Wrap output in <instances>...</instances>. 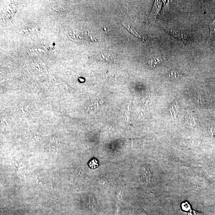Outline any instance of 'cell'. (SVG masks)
Segmentation results:
<instances>
[{
	"label": "cell",
	"mask_w": 215,
	"mask_h": 215,
	"mask_svg": "<svg viewBox=\"0 0 215 215\" xmlns=\"http://www.w3.org/2000/svg\"><path fill=\"white\" fill-rule=\"evenodd\" d=\"M162 2L161 1H155L154 3L150 15L149 17V21L151 22H154L157 18L158 17L161 11Z\"/></svg>",
	"instance_id": "obj_1"
},
{
	"label": "cell",
	"mask_w": 215,
	"mask_h": 215,
	"mask_svg": "<svg viewBox=\"0 0 215 215\" xmlns=\"http://www.w3.org/2000/svg\"><path fill=\"white\" fill-rule=\"evenodd\" d=\"M96 59L100 61H109L114 59V55L111 54H107V53H103V54H98L95 55L94 56Z\"/></svg>",
	"instance_id": "obj_2"
},
{
	"label": "cell",
	"mask_w": 215,
	"mask_h": 215,
	"mask_svg": "<svg viewBox=\"0 0 215 215\" xmlns=\"http://www.w3.org/2000/svg\"><path fill=\"white\" fill-rule=\"evenodd\" d=\"M210 35L208 41L215 39V18L212 24L209 25Z\"/></svg>",
	"instance_id": "obj_3"
},
{
	"label": "cell",
	"mask_w": 215,
	"mask_h": 215,
	"mask_svg": "<svg viewBox=\"0 0 215 215\" xmlns=\"http://www.w3.org/2000/svg\"><path fill=\"white\" fill-rule=\"evenodd\" d=\"M163 62V60L160 58H156L152 59L148 61V64L152 67H155Z\"/></svg>",
	"instance_id": "obj_4"
},
{
	"label": "cell",
	"mask_w": 215,
	"mask_h": 215,
	"mask_svg": "<svg viewBox=\"0 0 215 215\" xmlns=\"http://www.w3.org/2000/svg\"><path fill=\"white\" fill-rule=\"evenodd\" d=\"M88 165L92 169H96L99 166V161L96 159H93L89 162Z\"/></svg>",
	"instance_id": "obj_5"
},
{
	"label": "cell",
	"mask_w": 215,
	"mask_h": 215,
	"mask_svg": "<svg viewBox=\"0 0 215 215\" xmlns=\"http://www.w3.org/2000/svg\"><path fill=\"white\" fill-rule=\"evenodd\" d=\"M168 76L169 77H174L175 78H178L179 77V74L178 72L175 71H172L171 73L168 74Z\"/></svg>",
	"instance_id": "obj_6"
},
{
	"label": "cell",
	"mask_w": 215,
	"mask_h": 215,
	"mask_svg": "<svg viewBox=\"0 0 215 215\" xmlns=\"http://www.w3.org/2000/svg\"><path fill=\"white\" fill-rule=\"evenodd\" d=\"M182 209L185 211H188L190 209V205L187 202L184 203L182 205Z\"/></svg>",
	"instance_id": "obj_7"
}]
</instances>
